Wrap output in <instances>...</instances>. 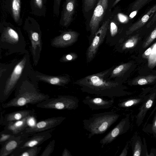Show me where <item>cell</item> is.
Segmentation results:
<instances>
[{
	"instance_id": "836d02e7",
	"label": "cell",
	"mask_w": 156,
	"mask_h": 156,
	"mask_svg": "<svg viewBox=\"0 0 156 156\" xmlns=\"http://www.w3.org/2000/svg\"><path fill=\"white\" fill-rule=\"evenodd\" d=\"M150 0H137L132 6V10L133 11H138Z\"/></svg>"
},
{
	"instance_id": "d4e9b609",
	"label": "cell",
	"mask_w": 156,
	"mask_h": 156,
	"mask_svg": "<svg viewBox=\"0 0 156 156\" xmlns=\"http://www.w3.org/2000/svg\"><path fill=\"white\" fill-rule=\"evenodd\" d=\"M154 109L156 110V106ZM142 130L144 132L152 134L156 139V111L151 123L144 125Z\"/></svg>"
},
{
	"instance_id": "b9f144b4",
	"label": "cell",
	"mask_w": 156,
	"mask_h": 156,
	"mask_svg": "<svg viewBox=\"0 0 156 156\" xmlns=\"http://www.w3.org/2000/svg\"><path fill=\"white\" fill-rule=\"evenodd\" d=\"M137 12V11H133L130 14V17L131 18H133L134 16H136Z\"/></svg>"
},
{
	"instance_id": "7c38bea8",
	"label": "cell",
	"mask_w": 156,
	"mask_h": 156,
	"mask_svg": "<svg viewBox=\"0 0 156 156\" xmlns=\"http://www.w3.org/2000/svg\"><path fill=\"white\" fill-rule=\"evenodd\" d=\"M83 102L87 105L92 110L104 109L111 107L114 102L113 98L109 100L105 99L99 97L86 96Z\"/></svg>"
},
{
	"instance_id": "30bf717a",
	"label": "cell",
	"mask_w": 156,
	"mask_h": 156,
	"mask_svg": "<svg viewBox=\"0 0 156 156\" xmlns=\"http://www.w3.org/2000/svg\"><path fill=\"white\" fill-rule=\"evenodd\" d=\"M130 124L129 116L127 115L101 140L99 143L102 146L110 143L117 137L126 133L129 129Z\"/></svg>"
},
{
	"instance_id": "ffe728a7",
	"label": "cell",
	"mask_w": 156,
	"mask_h": 156,
	"mask_svg": "<svg viewBox=\"0 0 156 156\" xmlns=\"http://www.w3.org/2000/svg\"><path fill=\"white\" fill-rule=\"evenodd\" d=\"M39 79L49 83L58 86H64L67 84L70 79L67 77H55L45 76H38Z\"/></svg>"
},
{
	"instance_id": "7a4b0ae2",
	"label": "cell",
	"mask_w": 156,
	"mask_h": 156,
	"mask_svg": "<svg viewBox=\"0 0 156 156\" xmlns=\"http://www.w3.org/2000/svg\"><path fill=\"white\" fill-rule=\"evenodd\" d=\"M49 98L48 95L40 92L34 86L23 84L17 89L14 97L6 103H2V106L5 108L20 107L28 104L37 105Z\"/></svg>"
},
{
	"instance_id": "74e56055",
	"label": "cell",
	"mask_w": 156,
	"mask_h": 156,
	"mask_svg": "<svg viewBox=\"0 0 156 156\" xmlns=\"http://www.w3.org/2000/svg\"><path fill=\"white\" fill-rule=\"evenodd\" d=\"M156 21V12L155 13L153 17L147 25V27H149L152 25Z\"/></svg>"
},
{
	"instance_id": "ba28073f",
	"label": "cell",
	"mask_w": 156,
	"mask_h": 156,
	"mask_svg": "<svg viewBox=\"0 0 156 156\" xmlns=\"http://www.w3.org/2000/svg\"><path fill=\"white\" fill-rule=\"evenodd\" d=\"M66 117L60 116L54 117L41 120L33 126H29L22 132L24 134L31 135L38 132L54 129L60 124Z\"/></svg>"
},
{
	"instance_id": "d590c367",
	"label": "cell",
	"mask_w": 156,
	"mask_h": 156,
	"mask_svg": "<svg viewBox=\"0 0 156 156\" xmlns=\"http://www.w3.org/2000/svg\"><path fill=\"white\" fill-rule=\"evenodd\" d=\"M77 58V55L71 53L66 55L65 59L67 61H71Z\"/></svg>"
},
{
	"instance_id": "9c48e42d",
	"label": "cell",
	"mask_w": 156,
	"mask_h": 156,
	"mask_svg": "<svg viewBox=\"0 0 156 156\" xmlns=\"http://www.w3.org/2000/svg\"><path fill=\"white\" fill-rule=\"evenodd\" d=\"M109 0H98L97 4L89 21L91 35L94 36L99 28L108 6Z\"/></svg>"
},
{
	"instance_id": "8d00e7d4",
	"label": "cell",
	"mask_w": 156,
	"mask_h": 156,
	"mask_svg": "<svg viewBox=\"0 0 156 156\" xmlns=\"http://www.w3.org/2000/svg\"><path fill=\"white\" fill-rule=\"evenodd\" d=\"M128 149V144H127L124 148L122 151L119 155V156H126L127 155Z\"/></svg>"
},
{
	"instance_id": "277c9868",
	"label": "cell",
	"mask_w": 156,
	"mask_h": 156,
	"mask_svg": "<svg viewBox=\"0 0 156 156\" xmlns=\"http://www.w3.org/2000/svg\"><path fill=\"white\" fill-rule=\"evenodd\" d=\"M79 101L76 97L73 96L60 95L56 98H49L37 104L36 107L58 110H75L79 106Z\"/></svg>"
},
{
	"instance_id": "f546056e",
	"label": "cell",
	"mask_w": 156,
	"mask_h": 156,
	"mask_svg": "<svg viewBox=\"0 0 156 156\" xmlns=\"http://www.w3.org/2000/svg\"><path fill=\"white\" fill-rule=\"evenodd\" d=\"M98 0H83L82 8L83 12H89L94 7Z\"/></svg>"
},
{
	"instance_id": "52a82bcc",
	"label": "cell",
	"mask_w": 156,
	"mask_h": 156,
	"mask_svg": "<svg viewBox=\"0 0 156 156\" xmlns=\"http://www.w3.org/2000/svg\"><path fill=\"white\" fill-rule=\"evenodd\" d=\"M110 21V18L106 20L95 33L87 52V62H90L95 57L99 47L103 41L106 35Z\"/></svg>"
},
{
	"instance_id": "f35d334b",
	"label": "cell",
	"mask_w": 156,
	"mask_h": 156,
	"mask_svg": "<svg viewBox=\"0 0 156 156\" xmlns=\"http://www.w3.org/2000/svg\"><path fill=\"white\" fill-rule=\"evenodd\" d=\"M119 18L120 21L122 23L126 22L128 20L127 17L122 14H121L119 15Z\"/></svg>"
},
{
	"instance_id": "1f68e13d",
	"label": "cell",
	"mask_w": 156,
	"mask_h": 156,
	"mask_svg": "<svg viewBox=\"0 0 156 156\" xmlns=\"http://www.w3.org/2000/svg\"><path fill=\"white\" fill-rule=\"evenodd\" d=\"M0 144L2 146L5 142L14 138L17 135L1 131L0 133Z\"/></svg>"
},
{
	"instance_id": "5bb4252c",
	"label": "cell",
	"mask_w": 156,
	"mask_h": 156,
	"mask_svg": "<svg viewBox=\"0 0 156 156\" xmlns=\"http://www.w3.org/2000/svg\"><path fill=\"white\" fill-rule=\"evenodd\" d=\"M79 35V33L75 31L70 30L65 32L54 39L52 44L61 47L71 45L77 41Z\"/></svg>"
},
{
	"instance_id": "8992f818",
	"label": "cell",
	"mask_w": 156,
	"mask_h": 156,
	"mask_svg": "<svg viewBox=\"0 0 156 156\" xmlns=\"http://www.w3.org/2000/svg\"><path fill=\"white\" fill-rule=\"evenodd\" d=\"M26 61V59L24 58L15 66L9 78L1 92L0 101L1 103H3L6 100L13 90L21 75Z\"/></svg>"
},
{
	"instance_id": "9a60e30c",
	"label": "cell",
	"mask_w": 156,
	"mask_h": 156,
	"mask_svg": "<svg viewBox=\"0 0 156 156\" xmlns=\"http://www.w3.org/2000/svg\"><path fill=\"white\" fill-rule=\"evenodd\" d=\"M33 117L29 116L20 120L10 122L5 126L3 131L15 135L21 133L30 126L28 122Z\"/></svg>"
},
{
	"instance_id": "d6986e66",
	"label": "cell",
	"mask_w": 156,
	"mask_h": 156,
	"mask_svg": "<svg viewBox=\"0 0 156 156\" xmlns=\"http://www.w3.org/2000/svg\"><path fill=\"white\" fill-rule=\"evenodd\" d=\"M156 12V4L152 7L142 17L133 23L126 31L127 35L130 34L139 29L148 21Z\"/></svg>"
},
{
	"instance_id": "484cf974",
	"label": "cell",
	"mask_w": 156,
	"mask_h": 156,
	"mask_svg": "<svg viewBox=\"0 0 156 156\" xmlns=\"http://www.w3.org/2000/svg\"><path fill=\"white\" fill-rule=\"evenodd\" d=\"M11 4L13 18L17 22L20 17V0H11Z\"/></svg>"
},
{
	"instance_id": "ac0fdd59",
	"label": "cell",
	"mask_w": 156,
	"mask_h": 156,
	"mask_svg": "<svg viewBox=\"0 0 156 156\" xmlns=\"http://www.w3.org/2000/svg\"><path fill=\"white\" fill-rule=\"evenodd\" d=\"M143 144L140 136L135 135L132 138L131 147L133 156H149L148 154L146 140L143 138Z\"/></svg>"
},
{
	"instance_id": "83f0119b",
	"label": "cell",
	"mask_w": 156,
	"mask_h": 156,
	"mask_svg": "<svg viewBox=\"0 0 156 156\" xmlns=\"http://www.w3.org/2000/svg\"><path fill=\"white\" fill-rule=\"evenodd\" d=\"M139 40V36L136 35L133 36L126 41L123 44L122 50L134 48L136 45Z\"/></svg>"
},
{
	"instance_id": "d6a6232c",
	"label": "cell",
	"mask_w": 156,
	"mask_h": 156,
	"mask_svg": "<svg viewBox=\"0 0 156 156\" xmlns=\"http://www.w3.org/2000/svg\"><path fill=\"white\" fill-rule=\"evenodd\" d=\"M156 38V26L149 36L144 42L142 47L146 48Z\"/></svg>"
},
{
	"instance_id": "2e32d148",
	"label": "cell",
	"mask_w": 156,
	"mask_h": 156,
	"mask_svg": "<svg viewBox=\"0 0 156 156\" xmlns=\"http://www.w3.org/2000/svg\"><path fill=\"white\" fill-rule=\"evenodd\" d=\"M35 115V112L34 109L12 112L4 115L3 119L2 125L5 126L10 122L20 120L28 116L34 117Z\"/></svg>"
},
{
	"instance_id": "e575fe53",
	"label": "cell",
	"mask_w": 156,
	"mask_h": 156,
	"mask_svg": "<svg viewBox=\"0 0 156 156\" xmlns=\"http://www.w3.org/2000/svg\"><path fill=\"white\" fill-rule=\"evenodd\" d=\"M118 27L113 22L110 24V32L112 36H113L117 32Z\"/></svg>"
},
{
	"instance_id": "4316f807",
	"label": "cell",
	"mask_w": 156,
	"mask_h": 156,
	"mask_svg": "<svg viewBox=\"0 0 156 156\" xmlns=\"http://www.w3.org/2000/svg\"><path fill=\"white\" fill-rule=\"evenodd\" d=\"M30 39L32 44V52L33 55H35L37 48L39 47L41 49L40 39L38 33L36 32H31Z\"/></svg>"
},
{
	"instance_id": "cb8c5ba5",
	"label": "cell",
	"mask_w": 156,
	"mask_h": 156,
	"mask_svg": "<svg viewBox=\"0 0 156 156\" xmlns=\"http://www.w3.org/2000/svg\"><path fill=\"white\" fill-rule=\"evenodd\" d=\"M3 35L7 40L12 43H17L19 40V37L17 32L10 27L5 29Z\"/></svg>"
},
{
	"instance_id": "4dcf8cb0",
	"label": "cell",
	"mask_w": 156,
	"mask_h": 156,
	"mask_svg": "<svg viewBox=\"0 0 156 156\" xmlns=\"http://www.w3.org/2000/svg\"><path fill=\"white\" fill-rule=\"evenodd\" d=\"M55 144V140L51 141L42 152L40 156H50L53 152Z\"/></svg>"
},
{
	"instance_id": "f1b7e54d",
	"label": "cell",
	"mask_w": 156,
	"mask_h": 156,
	"mask_svg": "<svg viewBox=\"0 0 156 156\" xmlns=\"http://www.w3.org/2000/svg\"><path fill=\"white\" fill-rule=\"evenodd\" d=\"M42 147L35 146L30 147L21 153L18 156H37L40 152Z\"/></svg>"
},
{
	"instance_id": "3957f363",
	"label": "cell",
	"mask_w": 156,
	"mask_h": 156,
	"mask_svg": "<svg viewBox=\"0 0 156 156\" xmlns=\"http://www.w3.org/2000/svg\"><path fill=\"white\" fill-rule=\"evenodd\" d=\"M120 115L113 112L95 114L83 120L84 129L88 132V138L105 133L114 124Z\"/></svg>"
},
{
	"instance_id": "603a6c76",
	"label": "cell",
	"mask_w": 156,
	"mask_h": 156,
	"mask_svg": "<svg viewBox=\"0 0 156 156\" xmlns=\"http://www.w3.org/2000/svg\"><path fill=\"white\" fill-rule=\"evenodd\" d=\"M147 95H142L136 97L129 99L119 104V105L122 107H129L143 103Z\"/></svg>"
},
{
	"instance_id": "7402d4cb",
	"label": "cell",
	"mask_w": 156,
	"mask_h": 156,
	"mask_svg": "<svg viewBox=\"0 0 156 156\" xmlns=\"http://www.w3.org/2000/svg\"><path fill=\"white\" fill-rule=\"evenodd\" d=\"M156 80V75H150L140 76L134 78L131 82L133 85H143L151 84Z\"/></svg>"
},
{
	"instance_id": "e0dca14e",
	"label": "cell",
	"mask_w": 156,
	"mask_h": 156,
	"mask_svg": "<svg viewBox=\"0 0 156 156\" xmlns=\"http://www.w3.org/2000/svg\"><path fill=\"white\" fill-rule=\"evenodd\" d=\"M76 0H65L62 16L63 25L68 26L73 20Z\"/></svg>"
},
{
	"instance_id": "5b68a950",
	"label": "cell",
	"mask_w": 156,
	"mask_h": 156,
	"mask_svg": "<svg viewBox=\"0 0 156 156\" xmlns=\"http://www.w3.org/2000/svg\"><path fill=\"white\" fill-rule=\"evenodd\" d=\"M54 129L30 135L9 156H18L20 154L28 149L41 144L51 137V133Z\"/></svg>"
},
{
	"instance_id": "6da1fadb",
	"label": "cell",
	"mask_w": 156,
	"mask_h": 156,
	"mask_svg": "<svg viewBox=\"0 0 156 156\" xmlns=\"http://www.w3.org/2000/svg\"><path fill=\"white\" fill-rule=\"evenodd\" d=\"M114 67L103 72L90 75L74 82L83 92L100 97L113 98L128 95L118 81L109 77Z\"/></svg>"
},
{
	"instance_id": "44dd1931",
	"label": "cell",
	"mask_w": 156,
	"mask_h": 156,
	"mask_svg": "<svg viewBox=\"0 0 156 156\" xmlns=\"http://www.w3.org/2000/svg\"><path fill=\"white\" fill-rule=\"evenodd\" d=\"M131 62L125 63L118 66L113 69L109 78L110 79L122 77L130 68Z\"/></svg>"
},
{
	"instance_id": "ab89813d",
	"label": "cell",
	"mask_w": 156,
	"mask_h": 156,
	"mask_svg": "<svg viewBox=\"0 0 156 156\" xmlns=\"http://www.w3.org/2000/svg\"><path fill=\"white\" fill-rule=\"evenodd\" d=\"M35 3L37 7L41 8L42 7V0H35Z\"/></svg>"
},
{
	"instance_id": "4fadbf2b",
	"label": "cell",
	"mask_w": 156,
	"mask_h": 156,
	"mask_svg": "<svg viewBox=\"0 0 156 156\" xmlns=\"http://www.w3.org/2000/svg\"><path fill=\"white\" fill-rule=\"evenodd\" d=\"M156 99V90L147 95L139 109V112L136 116L137 125L139 126L142 123L147 111L152 107Z\"/></svg>"
},
{
	"instance_id": "60d3db41",
	"label": "cell",
	"mask_w": 156,
	"mask_h": 156,
	"mask_svg": "<svg viewBox=\"0 0 156 156\" xmlns=\"http://www.w3.org/2000/svg\"><path fill=\"white\" fill-rule=\"evenodd\" d=\"M62 156H70L71 155L70 152L66 148H65L63 151Z\"/></svg>"
},
{
	"instance_id": "8fae6325",
	"label": "cell",
	"mask_w": 156,
	"mask_h": 156,
	"mask_svg": "<svg viewBox=\"0 0 156 156\" xmlns=\"http://www.w3.org/2000/svg\"><path fill=\"white\" fill-rule=\"evenodd\" d=\"M30 135L22 132L5 142L1 146L0 156H9Z\"/></svg>"
}]
</instances>
